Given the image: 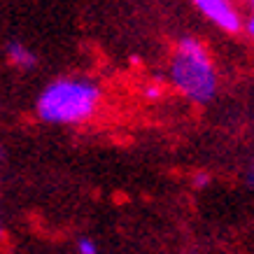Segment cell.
Returning a JSON list of instances; mask_svg holds the SVG:
<instances>
[{
  "label": "cell",
  "instance_id": "cell-1",
  "mask_svg": "<svg viewBox=\"0 0 254 254\" xmlns=\"http://www.w3.org/2000/svg\"><path fill=\"white\" fill-rule=\"evenodd\" d=\"M100 89L89 79H59L38 98V117L47 124H82L98 110Z\"/></svg>",
  "mask_w": 254,
  "mask_h": 254
},
{
  "label": "cell",
  "instance_id": "cell-2",
  "mask_svg": "<svg viewBox=\"0 0 254 254\" xmlns=\"http://www.w3.org/2000/svg\"><path fill=\"white\" fill-rule=\"evenodd\" d=\"M170 77L182 96L193 103H210L217 93V70L208 49L196 38H182L170 59Z\"/></svg>",
  "mask_w": 254,
  "mask_h": 254
},
{
  "label": "cell",
  "instance_id": "cell-3",
  "mask_svg": "<svg viewBox=\"0 0 254 254\" xmlns=\"http://www.w3.org/2000/svg\"><path fill=\"white\" fill-rule=\"evenodd\" d=\"M198 12L205 19L219 26L224 33H240L243 31V16L231 0H191Z\"/></svg>",
  "mask_w": 254,
  "mask_h": 254
},
{
  "label": "cell",
  "instance_id": "cell-4",
  "mask_svg": "<svg viewBox=\"0 0 254 254\" xmlns=\"http://www.w3.org/2000/svg\"><path fill=\"white\" fill-rule=\"evenodd\" d=\"M7 59L21 70H33L38 65V56L21 42H9L7 45Z\"/></svg>",
  "mask_w": 254,
  "mask_h": 254
},
{
  "label": "cell",
  "instance_id": "cell-5",
  "mask_svg": "<svg viewBox=\"0 0 254 254\" xmlns=\"http://www.w3.org/2000/svg\"><path fill=\"white\" fill-rule=\"evenodd\" d=\"M77 252L79 254H98V247H96V243H93L91 238H79Z\"/></svg>",
  "mask_w": 254,
  "mask_h": 254
},
{
  "label": "cell",
  "instance_id": "cell-6",
  "mask_svg": "<svg viewBox=\"0 0 254 254\" xmlns=\"http://www.w3.org/2000/svg\"><path fill=\"white\" fill-rule=\"evenodd\" d=\"M147 96L149 98H159L161 96V86H147Z\"/></svg>",
  "mask_w": 254,
  "mask_h": 254
},
{
  "label": "cell",
  "instance_id": "cell-7",
  "mask_svg": "<svg viewBox=\"0 0 254 254\" xmlns=\"http://www.w3.org/2000/svg\"><path fill=\"white\" fill-rule=\"evenodd\" d=\"M243 28H245L250 35L254 33V19H252V16H247V21H243Z\"/></svg>",
  "mask_w": 254,
  "mask_h": 254
},
{
  "label": "cell",
  "instance_id": "cell-8",
  "mask_svg": "<svg viewBox=\"0 0 254 254\" xmlns=\"http://www.w3.org/2000/svg\"><path fill=\"white\" fill-rule=\"evenodd\" d=\"M208 180H210L208 175H198V177H196V187H205V185H208Z\"/></svg>",
  "mask_w": 254,
  "mask_h": 254
},
{
  "label": "cell",
  "instance_id": "cell-9",
  "mask_svg": "<svg viewBox=\"0 0 254 254\" xmlns=\"http://www.w3.org/2000/svg\"><path fill=\"white\" fill-rule=\"evenodd\" d=\"M0 238H2V224H0Z\"/></svg>",
  "mask_w": 254,
  "mask_h": 254
},
{
  "label": "cell",
  "instance_id": "cell-10",
  "mask_svg": "<svg viewBox=\"0 0 254 254\" xmlns=\"http://www.w3.org/2000/svg\"><path fill=\"white\" fill-rule=\"evenodd\" d=\"M231 2H233V0H231ZM238 2H247V0H238Z\"/></svg>",
  "mask_w": 254,
  "mask_h": 254
}]
</instances>
